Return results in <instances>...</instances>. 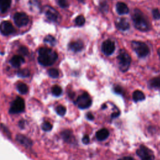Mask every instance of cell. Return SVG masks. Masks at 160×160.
I'll list each match as a JSON object with an SVG mask.
<instances>
[{
  "mask_svg": "<svg viewBox=\"0 0 160 160\" xmlns=\"http://www.w3.org/2000/svg\"><path fill=\"white\" fill-rule=\"evenodd\" d=\"M58 59L57 53L48 48H41L38 51V60L40 64L49 66L53 64Z\"/></svg>",
  "mask_w": 160,
  "mask_h": 160,
  "instance_id": "1",
  "label": "cell"
},
{
  "mask_svg": "<svg viewBox=\"0 0 160 160\" xmlns=\"http://www.w3.org/2000/svg\"><path fill=\"white\" fill-rule=\"evenodd\" d=\"M132 20L134 27L140 31H147L150 29V23L143 14L138 9H134L132 14Z\"/></svg>",
  "mask_w": 160,
  "mask_h": 160,
  "instance_id": "2",
  "label": "cell"
},
{
  "mask_svg": "<svg viewBox=\"0 0 160 160\" xmlns=\"http://www.w3.org/2000/svg\"><path fill=\"white\" fill-rule=\"evenodd\" d=\"M117 58L119 69L123 72L127 71L131 62V58L129 53L125 49H121Z\"/></svg>",
  "mask_w": 160,
  "mask_h": 160,
  "instance_id": "3",
  "label": "cell"
},
{
  "mask_svg": "<svg viewBox=\"0 0 160 160\" xmlns=\"http://www.w3.org/2000/svg\"><path fill=\"white\" fill-rule=\"evenodd\" d=\"M131 47L139 58H144L149 54L148 46L143 42L133 41L131 42Z\"/></svg>",
  "mask_w": 160,
  "mask_h": 160,
  "instance_id": "4",
  "label": "cell"
},
{
  "mask_svg": "<svg viewBox=\"0 0 160 160\" xmlns=\"http://www.w3.org/2000/svg\"><path fill=\"white\" fill-rule=\"evenodd\" d=\"M43 12L46 17L52 22H59L61 19L59 13L53 8L49 6H46L43 8Z\"/></svg>",
  "mask_w": 160,
  "mask_h": 160,
  "instance_id": "5",
  "label": "cell"
},
{
  "mask_svg": "<svg viewBox=\"0 0 160 160\" xmlns=\"http://www.w3.org/2000/svg\"><path fill=\"white\" fill-rule=\"evenodd\" d=\"M25 108L24 101L22 98L17 97L11 103L9 108V113L18 114L24 111Z\"/></svg>",
  "mask_w": 160,
  "mask_h": 160,
  "instance_id": "6",
  "label": "cell"
},
{
  "mask_svg": "<svg viewBox=\"0 0 160 160\" xmlns=\"http://www.w3.org/2000/svg\"><path fill=\"white\" fill-rule=\"evenodd\" d=\"M76 104L80 109H86L91 106L92 104V100L87 92H83L77 98L76 102Z\"/></svg>",
  "mask_w": 160,
  "mask_h": 160,
  "instance_id": "7",
  "label": "cell"
},
{
  "mask_svg": "<svg viewBox=\"0 0 160 160\" xmlns=\"http://www.w3.org/2000/svg\"><path fill=\"white\" fill-rule=\"evenodd\" d=\"M141 160H154V154L151 150L144 146H141L136 151Z\"/></svg>",
  "mask_w": 160,
  "mask_h": 160,
  "instance_id": "8",
  "label": "cell"
},
{
  "mask_svg": "<svg viewBox=\"0 0 160 160\" xmlns=\"http://www.w3.org/2000/svg\"><path fill=\"white\" fill-rule=\"evenodd\" d=\"M14 21L18 27L26 26L29 22V18L24 12H17L14 15Z\"/></svg>",
  "mask_w": 160,
  "mask_h": 160,
  "instance_id": "9",
  "label": "cell"
},
{
  "mask_svg": "<svg viewBox=\"0 0 160 160\" xmlns=\"http://www.w3.org/2000/svg\"><path fill=\"white\" fill-rule=\"evenodd\" d=\"M102 52L106 56L112 54L115 50V44L110 39L104 41L101 46Z\"/></svg>",
  "mask_w": 160,
  "mask_h": 160,
  "instance_id": "10",
  "label": "cell"
},
{
  "mask_svg": "<svg viewBox=\"0 0 160 160\" xmlns=\"http://www.w3.org/2000/svg\"><path fill=\"white\" fill-rule=\"evenodd\" d=\"M0 31L3 35L8 36L14 32L15 29L11 22L4 21L0 24Z\"/></svg>",
  "mask_w": 160,
  "mask_h": 160,
  "instance_id": "11",
  "label": "cell"
},
{
  "mask_svg": "<svg viewBox=\"0 0 160 160\" xmlns=\"http://www.w3.org/2000/svg\"><path fill=\"white\" fill-rule=\"evenodd\" d=\"M16 141L22 146L26 148H30L32 146V141L28 137L22 134H18L16 136Z\"/></svg>",
  "mask_w": 160,
  "mask_h": 160,
  "instance_id": "12",
  "label": "cell"
},
{
  "mask_svg": "<svg viewBox=\"0 0 160 160\" xmlns=\"http://www.w3.org/2000/svg\"><path fill=\"white\" fill-rule=\"evenodd\" d=\"M69 49L73 52H79L81 51L84 47L83 42L81 40H77L75 41L71 42L68 45Z\"/></svg>",
  "mask_w": 160,
  "mask_h": 160,
  "instance_id": "13",
  "label": "cell"
},
{
  "mask_svg": "<svg viewBox=\"0 0 160 160\" xmlns=\"http://www.w3.org/2000/svg\"><path fill=\"white\" fill-rule=\"evenodd\" d=\"M24 62V59L20 55L14 56L10 60L11 64L14 68H19Z\"/></svg>",
  "mask_w": 160,
  "mask_h": 160,
  "instance_id": "14",
  "label": "cell"
},
{
  "mask_svg": "<svg viewBox=\"0 0 160 160\" xmlns=\"http://www.w3.org/2000/svg\"><path fill=\"white\" fill-rule=\"evenodd\" d=\"M116 27L121 31H126L129 28V23L124 18L120 19L116 23Z\"/></svg>",
  "mask_w": 160,
  "mask_h": 160,
  "instance_id": "15",
  "label": "cell"
},
{
  "mask_svg": "<svg viewBox=\"0 0 160 160\" xmlns=\"http://www.w3.org/2000/svg\"><path fill=\"white\" fill-rule=\"evenodd\" d=\"M116 11L119 14H126L129 11L128 6L122 2H118L116 4Z\"/></svg>",
  "mask_w": 160,
  "mask_h": 160,
  "instance_id": "16",
  "label": "cell"
},
{
  "mask_svg": "<svg viewBox=\"0 0 160 160\" xmlns=\"http://www.w3.org/2000/svg\"><path fill=\"white\" fill-rule=\"evenodd\" d=\"M109 131L106 128H102L99 129L98 131L96 132V138L99 141H103L106 139L109 136Z\"/></svg>",
  "mask_w": 160,
  "mask_h": 160,
  "instance_id": "17",
  "label": "cell"
},
{
  "mask_svg": "<svg viewBox=\"0 0 160 160\" xmlns=\"http://www.w3.org/2000/svg\"><path fill=\"white\" fill-rule=\"evenodd\" d=\"M11 0H0V11L6 12L11 6Z\"/></svg>",
  "mask_w": 160,
  "mask_h": 160,
  "instance_id": "18",
  "label": "cell"
},
{
  "mask_svg": "<svg viewBox=\"0 0 160 160\" xmlns=\"http://www.w3.org/2000/svg\"><path fill=\"white\" fill-rule=\"evenodd\" d=\"M132 99L135 102L141 101L145 99V95L142 91L136 90L132 94Z\"/></svg>",
  "mask_w": 160,
  "mask_h": 160,
  "instance_id": "19",
  "label": "cell"
},
{
  "mask_svg": "<svg viewBox=\"0 0 160 160\" xmlns=\"http://www.w3.org/2000/svg\"><path fill=\"white\" fill-rule=\"evenodd\" d=\"M17 89L19 93H21L22 94H24L28 92V87L26 84H24L23 82H19L17 85Z\"/></svg>",
  "mask_w": 160,
  "mask_h": 160,
  "instance_id": "20",
  "label": "cell"
},
{
  "mask_svg": "<svg viewBox=\"0 0 160 160\" xmlns=\"http://www.w3.org/2000/svg\"><path fill=\"white\" fill-rule=\"evenodd\" d=\"M149 86L153 88H160V77H155L151 79L149 82Z\"/></svg>",
  "mask_w": 160,
  "mask_h": 160,
  "instance_id": "21",
  "label": "cell"
},
{
  "mask_svg": "<svg viewBox=\"0 0 160 160\" xmlns=\"http://www.w3.org/2000/svg\"><path fill=\"white\" fill-rule=\"evenodd\" d=\"M61 136L65 141L69 142L71 141L72 137V132L69 130H65L61 132Z\"/></svg>",
  "mask_w": 160,
  "mask_h": 160,
  "instance_id": "22",
  "label": "cell"
},
{
  "mask_svg": "<svg viewBox=\"0 0 160 160\" xmlns=\"http://www.w3.org/2000/svg\"><path fill=\"white\" fill-rule=\"evenodd\" d=\"M62 89L59 86L55 85L53 86L51 89V92L52 94L55 96H59L62 94Z\"/></svg>",
  "mask_w": 160,
  "mask_h": 160,
  "instance_id": "23",
  "label": "cell"
},
{
  "mask_svg": "<svg viewBox=\"0 0 160 160\" xmlns=\"http://www.w3.org/2000/svg\"><path fill=\"white\" fill-rule=\"evenodd\" d=\"M44 42L45 43H47V44H50L51 46H54L56 43V39L51 36V35H48L47 36L45 37V38L44 39Z\"/></svg>",
  "mask_w": 160,
  "mask_h": 160,
  "instance_id": "24",
  "label": "cell"
},
{
  "mask_svg": "<svg viewBox=\"0 0 160 160\" xmlns=\"http://www.w3.org/2000/svg\"><path fill=\"white\" fill-rule=\"evenodd\" d=\"M29 75H30V72L28 69H22L18 71V76L21 78H27Z\"/></svg>",
  "mask_w": 160,
  "mask_h": 160,
  "instance_id": "25",
  "label": "cell"
},
{
  "mask_svg": "<svg viewBox=\"0 0 160 160\" xmlns=\"http://www.w3.org/2000/svg\"><path fill=\"white\" fill-rule=\"evenodd\" d=\"M85 22V18L83 16L79 15L75 19V23L78 26H82L84 24Z\"/></svg>",
  "mask_w": 160,
  "mask_h": 160,
  "instance_id": "26",
  "label": "cell"
},
{
  "mask_svg": "<svg viewBox=\"0 0 160 160\" xmlns=\"http://www.w3.org/2000/svg\"><path fill=\"white\" fill-rule=\"evenodd\" d=\"M48 74L50 77H51L52 78H58V76L59 75V71H58V69H54V68H52V69H49Z\"/></svg>",
  "mask_w": 160,
  "mask_h": 160,
  "instance_id": "27",
  "label": "cell"
},
{
  "mask_svg": "<svg viewBox=\"0 0 160 160\" xmlns=\"http://www.w3.org/2000/svg\"><path fill=\"white\" fill-rule=\"evenodd\" d=\"M56 112L59 115V116H64L66 114V108L62 105H59L57 106L56 109Z\"/></svg>",
  "mask_w": 160,
  "mask_h": 160,
  "instance_id": "28",
  "label": "cell"
},
{
  "mask_svg": "<svg viewBox=\"0 0 160 160\" xmlns=\"http://www.w3.org/2000/svg\"><path fill=\"white\" fill-rule=\"evenodd\" d=\"M41 128H42V129L44 131H49L51 130V129L52 128V126L49 122L46 121L42 124Z\"/></svg>",
  "mask_w": 160,
  "mask_h": 160,
  "instance_id": "29",
  "label": "cell"
},
{
  "mask_svg": "<svg viewBox=\"0 0 160 160\" xmlns=\"http://www.w3.org/2000/svg\"><path fill=\"white\" fill-rule=\"evenodd\" d=\"M57 2L58 5L62 8H66L69 6L67 0H57Z\"/></svg>",
  "mask_w": 160,
  "mask_h": 160,
  "instance_id": "30",
  "label": "cell"
},
{
  "mask_svg": "<svg viewBox=\"0 0 160 160\" xmlns=\"http://www.w3.org/2000/svg\"><path fill=\"white\" fill-rule=\"evenodd\" d=\"M152 16L155 19H160V12L158 9H154L152 11Z\"/></svg>",
  "mask_w": 160,
  "mask_h": 160,
  "instance_id": "31",
  "label": "cell"
},
{
  "mask_svg": "<svg viewBox=\"0 0 160 160\" xmlns=\"http://www.w3.org/2000/svg\"><path fill=\"white\" fill-rule=\"evenodd\" d=\"M19 53H21V54L22 55H24V56H26L28 54V48L26 47V46H21L19 48Z\"/></svg>",
  "mask_w": 160,
  "mask_h": 160,
  "instance_id": "32",
  "label": "cell"
},
{
  "mask_svg": "<svg viewBox=\"0 0 160 160\" xmlns=\"http://www.w3.org/2000/svg\"><path fill=\"white\" fill-rule=\"evenodd\" d=\"M100 9L103 12H106L108 11V5L106 1H102L100 4Z\"/></svg>",
  "mask_w": 160,
  "mask_h": 160,
  "instance_id": "33",
  "label": "cell"
},
{
  "mask_svg": "<svg viewBox=\"0 0 160 160\" xmlns=\"http://www.w3.org/2000/svg\"><path fill=\"white\" fill-rule=\"evenodd\" d=\"M1 128L2 130L3 131V132H4L7 136H8L9 137H11V132H10L9 130L8 129V128L5 125L1 124Z\"/></svg>",
  "mask_w": 160,
  "mask_h": 160,
  "instance_id": "34",
  "label": "cell"
},
{
  "mask_svg": "<svg viewBox=\"0 0 160 160\" xmlns=\"http://www.w3.org/2000/svg\"><path fill=\"white\" fill-rule=\"evenodd\" d=\"M114 91L117 94H122V89L120 86L117 85V86H114Z\"/></svg>",
  "mask_w": 160,
  "mask_h": 160,
  "instance_id": "35",
  "label": "cell"
},
{
  "mask_svg": "<svg viewBox=\"0 0 160 160\" xmlns=\"http://www.w3.org/2000/svg\"><path fill=\"white\" fill-rule=\"evenodd\" d=\"M82 142L84 144H88L89 142V137L88 135H85L82 138Z\"/></svg>",
  "mask_w": 160,
  "mask_h": 160,
  "instance_id": "36",
  "label": "cell"
},
{
  "mask_svg": "<svg viewBox=\"0 0 160 160\" xmlns=\"http://www.w3.org/2000/svg\"><path fill=\"white\" fill-rule=\"evenodd\" d=\"M86 116H87V118L89 120H92L94 119V116L92 115V113L91 112H88L87 114H86Z\"/></svg>",
  "mask_w": 160,
  "mask_h": 160,
  "instance_id": "37",
  "label": "cell"
},
{
  "mask_svg": "<svg viewBox=\"0 0 160 160\" xmlns=\"http://www.w3.org/2000/svg\"><path fill=\"white\" fill-rule=\"evenodd\" d=\"M119 160H134V158H132V157H129V156H128V157H124L122 159H120Z\"/></svg>",
  "mask_w": 160,
  "mask_h": 160,
  "instance_id": "38",
  "label": "cell"
},
{
  "mask_svg": "<svg viewBox=\"0 0 160 160\" xmlns=\"http://www.w3.org/2000/svg\"><path fill=\"white\" fill-rule=\"evenodd\" d=\"M119 112H113L112 114H111V117L112 118H117L118 116H119Z\"/></svg>",
  "mask_w": 160,
  "mask_h": 160,
  "instance_id": "39",
  "label": "cell"
},
{
  "mask_svg": "<svg viewBox=\"0 0 160 160\" xmlns=\"http://www.w3.org/2000/svg\"><path fill=\"white\" fill-rule=\"evenodd\" d=\"M24 122L23 121H21L20 122H19V126L21 127V128H23V126H24Z\"/></svg>",
  "mask_w": 160,
  "mask_h": 160,
  "instance_id": "40",
  "label": "cell"
},
{
  "mask_svg": "<svg viewBox=\"0 0 160 160\" xmlns=\"http://www.w3.org/2000/svg\"><path fill=\"white\" fill-rule=\"evenodd\" d=\"M158 55H159V56L160 58V48L158 49Z\"/></svg>",
  "mask_w": 160,
  "mask_h": 160,
  "instance_id": "41",
  "label": "cell"
},
{
  "mask_svg": "<svg viewBox=\"0 0 160 160\" xmlns=\"http://www.w3.org/2000/svg\"><path fill=\"white\" fill-rule=\"evenodd\" d=\"M79 2H84V0H78Z\"/></svg>",
  "mask_w": 160,
  "mask_h": 160,
  "instance_id": "42",
  "label": "cell"
}]
</instances>
